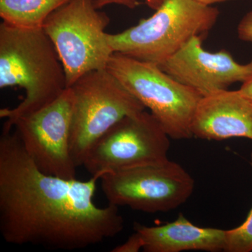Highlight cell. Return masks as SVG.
I'll use <instances>...</instances> for the list:
<instances>
[{
	"label": "cell",
	"mask_w": 252,
	"mask_h": 252,
	"mask_svg": "<svg viewBox=\"0 0 252 252\" xmlns=\"http://www.w3.org/2000/svg\"><path fill=\"white\" fill-rule=\"evenodd\" d=\"M13 128L3 126L0 136V232L6 243L71 251L122 233L119 207L94 203L104 174L80 181L43 173Z\"/></svg>",
	"instance_id": "obj_1"
},
{
	"label": "cell",
	"mask_w": 252,
	"mask_h": 252,
	"mask_svg": "<svg viewBox=\"0 0 252 252\" xmlns=\"http://www.w3.org/2000/svg\"><path fill=\"white\" fill-rule=\"evenodd\" d=\"M18 86L26 96L12 109H0L4 126L54 102L67 87L65 72L43 28L23 29L0 24V88Z\"/></svg>",
	"instance_id": "obj_2"
},
{
	"label": "cell",
	"mask_w": 252,
	"mask_h": 252,
	"mask_svg": "<svg viewBox=\"0 0 252 252\" xmlns=\"http://www.w3.org/2000/svg\"><path fill=\"white\" fill-rule=\"evenodd\" d=\"M219 14L196 0H164L151 17L107 39L113 52L160 65L193 36L207 34Z\"/></svg>",
	"instance_id": "obj_3"
},
{
	"label": "cell",
	"mask_w": 252,
	"mask_h": 252,
	"mask_svg": "<svg viewBox=\"0 0 252 252\" xmlns=\"http://www.w3.org/2000/svg\"><path fill=\"white\" fill-rule=\"evenodd\" d=\"M73 103L69 151L83 166L91 147L113 126L146 107L107 69L91 71L69 87Z\"/></svg>",
	"instance_id": "obj_4"
},
{
	"label": "cell",
	"mask_w": 252,
	"mask_h": 252,
	"mask_svg": "<svg viewBox=\"0 0 252 252\" xmlns=\"http://www.w3.org/2000/svg\"><path fill=\"white\" fill-rule=\"evenodd\" d=\"M107 69L135 98L150 109L170 138L193 137L194 113L203 95L154 63L114 53Z\"/></svg>",
	"instance_id": "obj_5"
},
{
	"label": "cell",
	"mask_w": 252,
	"mask_h": 252,
	"mask_svg": "<svg viewBox=\"0 0 252 252\" xmlns=\"http://www.w3.org/2000/svg\"><path fill=\"white\" fill-rule=\"evenodd\" d=\"M109 21L94 0H69L46 20L43 29L62 63L67 88L86 73L107 69L114 54L105 32Z\"/></svg>",
	"instance_id": "obj_6"
},
{
	"label": "cell",
	"mask_w": 252,
	"mask_h": 252,
	"mask_svg": "<svg viewBox=\"0 0 252 252\" xmlns=\"http://www.w3.org/2000/svg\"><path fill=\"white\" fill-rule=\"evenodd\" d=\"M101 188L109 204L148 213L175 210L190 198L193 179L177 162L161 163L107 172Z\"/></svg>",
	"instance_id": "obj_7"
},
{
	"label": "cell",
	"mask_w": 252,
	"mask_h": 252,
	"mask_svg": "<svg viewBox=\"0 0 252 252\" xmlns=\"http://www.w3.org/2000/svg\"><path fill=\"white\" fill-rule=\"evenodd\" d=\"M169 138L151 113L127 116L97 140L83 166L94 176L161 163L168 160Z\"/></svg>",
	"instance_id": "obj_8"
},
{
	"label": "cell",
	"mask_w": 252,
	"mask_h": 252,
	"mask_svg": "<svg viewBox=\"0 0 252 252\" xmlns=\"http://www.w3.org/2000/svg\"><path fill=\"white\" fill-rule=\"evenodd\" d=\"M73 95L67 88L54 102L18 118L12 127L36 167L46 175L76 179L69 151Z\"/></svg>",
	"instance_id": "obj_9"
},
{
	"label": "cell",
	"mask_w": 252,
	"mask_h": 252,
	"mask_svg": "<svg viewBox=\"0 0 252 252\" xmlns=\"http://www.w3.org/2000/svg\"><path fill=\"white\" fill-rule=\"evenodd\" d=\"M172 78L202 95L228 89L252 77V61L240 64L225 50L212 53L203 49L202 36H194L173 56L158 65Z\"/></svg>",
	"instance_id": "obj_10"
},
{
	"label": "cell",
	"mask_w": 252,
	"mask_h": 252,
	"mask_svg": "<svg viewBox=\"0 0 252 252\" xmlns=\"http://www.w3.org/2000/svg\"><path fill=\"white\" fill-rule=\"evenodd\" d=\"M191 132L203 140H252V98L240 90L227 89L203 96L194 113Z\"/></svg>",
	"instance_id": "obj_11"
},
{
	"label": "cell",
	"mask_w": 252,
	"mask_h": 252,
	"mask_svg": "<svg viewBox=\"0 0 252 252\" xmlns=\"http://www.w3.org/2000/svg\"><path fill=\"white\" fill-rule=\"evenodd\" d=\"M134 230L142 236L146 252H217L224 251L226 244V230L197 226L182 214L164 225L147 226L135 223Z\"/></svg>",
	"instance_id": "obj_12"
},
{
	"label": "cell",
	"mask_w": 252,
	"mask_h": 252,
	"mask_svg": "<svg viewBox=\"0 0 252 252\" xmlns=\"http://www.w3.org/2000/svg\"><path fill=\"white\" fill-rule=\"evenodd\" d=\"M69 0H0L3 22L23 29L43 28L50 15Z\"/></svg>",
	"instance_id": "obj_13"
},
{
	"label": "cell",
	"mask_w": 252,
	"mask_h": 252,
	"mask_svg": "<svg viewBox=\"0 0 252 252\" xmlns=\"http://www.w3.org/2000/svg\"><path fill=\"white\" fill-rule=\"evenodd\" d=\"M252 251V207L241 225L226 230V244L224 252H250Z\"/></svg>",
	"instance_id": "obj_14"
},
{
	"label": "cell",
	"mask_w": 252,
	"mask_h": 252,
	"mask_svg": "<svg viewBox=\"0 0 252 252\" xmlns=\"http://www.w3.org/2000/svg\"><path fill=\"white\" fill-rule=\"evenodd\" d=\"M144 242L140 233L135 231L131 236L129 237L127 241L122 245L116 247L112 250V252H138L143 250Z\"/></svg>",
	"instance_id": "obj_15"
},
{
	"label": "cell",
	"mask_w": 252,
	"mask_h": 252,
	"mask_svg": "<svg viewBox=\"0 0 252 252\" xmlns=\"http://www.w3.org/2000/svg\"><path fill=\"white\" fill-rule=\"evenodd\" d=\"M145 1L149 7L157 10L163 2L164 0H145ZM94 3L98 9L105 5L112 4V3L125 5L130 8L135 7L139 4L136 0H94Z\"/></svg>",
	"instance_id": "obj_16"
},
{
	"label": "cell",
	"mask_w": 252,
	"mask_h": 252,
	"mask_svg": "<svg viewBox=\"0 0 252 252\" xmlns=\"http://www.w3.org/2000/svg\"><path fill=\"white\" fill-rule=\"evenodd\" d=\"M238 34L239 39L252 44V11L248 12L240 21Z\"/></svg>",
	"instance_id": "obj_17"
},
{
	"label": "cell",
	"mask_w": 252,
	"mask_h": 252,
	"mask_svg": "<svg viewBox=\"0 0 252 252\" xmlns=\"http://www.w3.org/2000/svg\"><path fill=\"white\" fill-rule=\"evenodd\" d=\"M244 94L252 98V77L250 80L243 84L240 89Z\"/></svg>",
	"instance_id": "obj_18"
},
{
	"label": "cell",
	"mask_w": 252,
	"mask_h": 252,
	"mask_svg": "<svg viewBox=\"0 0 252 252\" xmlns=\"http://www.w3.org/2000/svg\"><path fill=\"white\" fill-rule=\"evenodd\" d=\"M198 2L202 3V4L212 5L217 4V3L225 2V1H232V0H196Z\"/></svg>",
	"instance_id": "obj_19"
}]
</instances>
